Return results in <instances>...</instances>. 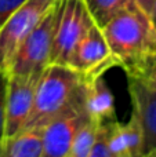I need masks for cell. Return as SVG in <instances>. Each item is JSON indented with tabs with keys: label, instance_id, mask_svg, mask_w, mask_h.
<instances>
[{
	"label": "cell",
	"instance_id": "obj_20",
	"mask_svg": "<svg viewBox=\"0 0 156 157\" xmlns=\"http://www.w3.org/2000/svg\"><path fill=\"white\" fill-rule=\"evenodd\" d=\"M148 17L152 22H156V0H152L151 3V8H149Z\"/></svg>",
	"mask_w": 156,
	"mask_h": 157
},
{
	"label": "cell",
	"instance_id": "obj_6",
	"mask_svg": "<svg viewBox=\"0 0 156 157\" xmlns=\"http://www.w3.org/2000/svg\"><path fill=\"white\" fill-rule=\"evenodd\" d=\"M90 119L84 108V95L41 128L44 157H69L77 130Z\"/></svg>",
	"mask_w": 156,
	"mask_h": 157
},
{
	"label": "cell",
	"instance_id": "obj_21",
	"mask_svg": "<svg viewBox=\"0 0 156 157\" xmlns=\"http://www.w3.org/2000/svg\"><path fill=\"white\" fill-rule=\"evenodd\" d=\"M154 25V37H152V54H156V22H152Z\"/></svg>",
	"mask_w": 156,
	"mask_h": 157
},
{
	"label": "cell",
	"instance_id": "obj_17",
	"mask_svg": "<svg viewBox=\"0 0 156 157\" xmlns=\"http://www.w3.org/2000/svg\"><path fill=\"white\" fill-rule=\"evenodd\" d=\"M25 0H0V29L10 15L24 3Z\"/></svg>",
	"mask_w": 156,
	"mask_h": 157
},
{
	"label": "cell",
	"instance_id": "obj_12",
	"mask_svg": "<svg viewBox=\"0 0 156 157\" xmlns=\"http://www.w3.org/2000/svg\"><path fill=\"white\" fill-rule=\"evenodd\" d=\"M0 157H44L41 128H24L0 144Z\"/></svg>",
	"mask_w": 156,
	"mask_h": 157
},
{
	"label": "cell",
	"instance_id": "obj_13",
	"mask_svg": "<svg viewBox=\"0 0 156 157\" xmlns=\"http://www.w3.org/2000/svg\"><path fill=\"white\" fill-rule=\"evenodd\" d=\"M94 25L102 28L119 13L135 4L134 0H83Z\"/></svg>",
	"mask_w": 156,
	"mask_h": 157
},
{
	"label": "cell",
	"instance_id": "obj_10",
	"mask_svg": "<svg viewBox=\"0 0 156 157\" xmlns=\"http://www.w3.org/2000/svg\"><path fill=\"white\" fill-rule=\"evenodd\" d=\"M108 145L111 157H142V131L134 114L127 123H109Z\"/></svg>",
	"mask_w": 156,
	"mask_h": 157
},
{
	"label": "cell",
	"instance_id": "obj_8",
	"mask_svg": "<svg viewBox=\"0 0 156 157\" xmlns=\"http://www.w3.org/2000/svg\"><path fill=\"white\" fill-rule=\"evenodd\" d=\"M40 73L8 75L6 98V136H13L25 128L35 99Z\"/></svg>",
	"mask_w": 156,
	"mask_h": 157
},
{
	"label": "cell",
	"instance_id": "obj_9",
	"mask_svg": "<svg viewBox=\"0 0 156 157\" xmlns=\"http://www.w3.org/2000/svg\"><path fill=\"white\" fill-rule=\"evenodd\" d=\"M129 92L142 131V157L156 156V87L141 77H129Z\"/></svg>",
	"mask_w": 156,
	"mask_h": 157
},
{
	"label": "cell",
	"instance_id": "obj_3",
	"mask_svg": "<svg viewBox=\"0 0 156 157\" xmlns=\"http://www.w3.org/2000/svg\"><path fill=\"white\" fill-rule=\"evenodd\" d=\"M93 24L83 0H55V25L50 63L68 66L73 50Z\"/></svg>",
	"mask_w": 156,
	"mask_h": 157
},
{
	"label": "cell",
	"instance_id": "obj_5",
	"mask_svg": "<svg viewBox=\"0 0 156 157\" xmlns=\"http://www.w3.org/2000/svg\"><path fill=\"white\" fill-rule=\"evenodd\" d=\"M55 25V4L46 13L35 29L19 46L8 75L40 73L50 65Z\"/></svg>",
	"mask_w": 156,
	"mask_h": 157
},
{
	"label": "cell",
	"instance_id": "obj_16",
	"mask_svg": "<svg viewBox=\"0 0 156 157\" xmlns=\"http://www.w3.org/2000/svg\"><path fill=\"white\" fill-rule=\"evenodd\" d=\"M8 73L0 71V144L6 135V98H7Z\"/></svg>",
	"mask_w": 156,
	"mask_h": 157
},
{
	"label": "cell",
	"instance_id": "obj_7",
	"mask_svg": "<svg viewBox=\"0 0 156 157\" xmlns=\"http://www.w3.org/2000/svg\"><path fill=\"white\" fill-rule=\"evenodd\" d=\"M68 66L84 78L104 76L108 69L118 66L101 28L94 24L91 25L73 50Z\"/></svg>",
	"mask_w": 156,
	"mask_h": 157
},
{
	"label": "cell",
	"instance_id": "obj_18",
	"mask_svg": "<svg viewBox=\"0 0 156 157\" xmlns=\"http://www.w3.org/2000/svg\"><path fill=\"white\" fill-rule=\"evenodd\" d=\"M141 78L151 86L156 87V54H151V57L148 58V62L141 75Z\"/></svg>",
	"mask_w": 156,
	"mask_h": 157
},
{
	"label": "cell",
	"instance_id": "obj_4",
	"mask_svg": "<svg viewBox=\"0 0 156 157\" xmlns=\"http://www.w3.org/2000/svg\"><path fill=\"white\" fill-rule=\"evenodd\" d=\"M55 0H25L0 29V71L8 73L22 41L35 29Z\"/></svg>",
	"mask_w": 156,
	"mask_h": 157
},
{
	"label": "cell",
	"instance_id": "obj_15",
	"mask_svg": "<svg viewBox=\"0 0 156 157\" xmlns=\"http://www.w3.org/2000/svg\"><path fill=\"white\" fill-rule=\"evenodd\" d=\"M111 121H112V120L99 123L96 141H94V144H93V147H91L88 157H111L109 145H108V139H109V123Z\"/></svg>",
	"mask_w": 156,
	"mask_h": 157
},
{
	"label": "cell",
	"instance_id": "obj_14",
	"mask_svg": "<svg viewBox=\"0 0 156 157\" xmlns=\"http://www.w3.org/2000/svg\"><path fill=\"white\" fill-rule=\"evenodd\" d=\"M99 123H101L99 120L90 117L77 130L76 135L73 138V142H72L69 157H88L91 147H93V144L96 141Z\"/></svg>",
	"mask_w": 156,
	"mask_h": 157
},
{
	"label": "cell",
	"instance_id": "obj_1",
	"mask_svg": "<svg viewBox=\"0 0 156 157\" xmlns=\"http://www.w3.org/2000/svg\"><path fill=\"white\" fill-rule=\"evenodd\" d=\"M118 66L127 77H141L152 54L154 25L149 17L138 7L123 10L101 28Z\"/></svg>",
	"mask_w": 156,
	"mask_h": 157
},
{
	"label": "cell",
	"instance_id": "obj_11",
	"mask_svg": "<svg viewBox=\"0 0 156 157\" xmlns=\"http://www.w3.org/2000/svg\"><path fill=\"white\" fill-rule=\"evenodd\" d=\"M84 108L88 116L99 121L116 120L115 97L102 76L84 78Z\"/></svg>",
	"mask_w": 156,
	"mask_h": 157
},
{
	"label": "cell",
	"instance_id": "obj_19",
	"mask_svg": "<svg viewBox=\"0 0 156 157\" xmlns=\"http://www.w3.org/2000/svg\"><path fill=\"white\" fill-rule=\"evenodd\" d=\"M134 3L141 8V10L144 11V13L146 14V15H148L149 8H151V3H152V0H134Z\"/></svg>",
	"mask_w": 156,
	"mask_h": 157
},
{
	"label": "cell",
	"instance_id": "obj_2",
	"mask_svg": "<svg viewBox=\"0 0 156 157\" xmlns=\"http://www.w3.org/2000/svg\"><path fill=\"white\" fill-rule=\"evenodd\" d=\"M84 77L66 65L50 63L39 78L25 128H43L54 117L82 99Z\"/></svg>",
	"mask_w": 156,
	"mask_h": 157
}]
</instances>
